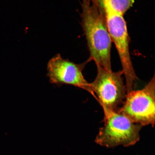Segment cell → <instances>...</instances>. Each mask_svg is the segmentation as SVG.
Instances as JSON below:
<instances>
[{
  "mask_svg": "<svg viewBox=\"0 0 155 155\" xmlns=\"http://www.w3.org/2000/svg\"><path fill=\"white\" fill-rule=\"evenodd\" d=\"M104 124L95 139L98 145L107 148L133 146L140 139L141 125L132 121L119 112H104Z\"/></svg>",
  "mask_w": 155,
  "mask_h": 155,
  "instance_id": "obj_2",
  "label": "cell"
},
{
  "mask_svg": "<svg viewBox=\"0 0 155 155\" xmlns=\"http://www.w3.org/2000/svg\"><path fill=\"white\" fill-rule=\"evenodd\" d=\"M89 59L84 63L77 64L64 59L57 54L50 60L47 65V75L50 83L61 86L64 84L72 85L83 89L94 97L90 83L84 78L83 71Z\"/></svg>",
  "mask_w": 155,
  "mask_h": 155,
  "instance_id": "obj_6",
  "label": "cell"
},
{
  "mask_svg": "<svg viewBox=\"0 0 155 155\" xmlns=\"http://www.w3.org/2000/svg\"><path fill=\"white\" fill-rule=\"evenodd\" d=\"M135 0H101L103 11L110 10L123 15L132 6Z\"/></svg>",
  "mask_w": 155,
  "mask_h": 155,
  "instance_id": "obj_7",
  "label": "cell"
},
{
  "mask_svg": "<svg viewBox=\"0 0 155 155\" xmlns=\"http://www.w3.org/2000/svg\"><path fill=\"white\" fill-rule=\"evenodd\" d=\"M82 26L90 52L89 61L97 66L112 70V40L106 24L104 13L95 3L82 0Z\"/></svg>",
  "mask_w": 155,
  "mask_h": 155,
  "instance_id": "obj_1",
  "label": "cell"
},
{
  "mask_svg": "<svg viewBox=\"0 0 155 155\" xmlns=\"http://www.w3.org/2000/svg\"><path fill=\"white\" fill-rule=\"evenodd\" d=\"M104 12L108 32L119 54L128 93L133 90L137 77L130 54V39L127 23L123 15L108 9H104Z\"/></svg>",
  "mask_w": 155,
  "mask_h": 155,
  "instance_id": "obj_4",
  "label": "cell"
},
{
  "mask_svg": "<svg viewBox=\"0 0 155 155\" xmlns=\"http://www.w3.org/2000/svg\"><path fill=\"white\" fill-rule=\"evenodd\" d=\"M155 81L154 75L141 90L128 93L119 112L142 127H153L155 121Z\"/></svg>",
  "mask_w": 155,
  "mask_h": 155,
  "instance_id": "obj_5",
  "label": "cell"
},
{
  "mask_svg": "<svg viewBox=\"0 0 155 155\" xmlns=\"http://www.w3.org/2000/svg\"><path fill=\"white\" fill-rule=\"evenodd\" d=\"M97 76L90 83L94 97L104 112H119L127 94L122 71L114 72L97 66Z\"/></svg>",
  "mask_w": 155,
  "mask_h": 155,
  "instance_id": "obj_3",
  "label": "cell"
}]
</instances>
